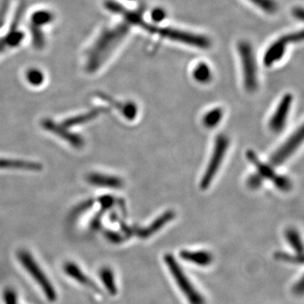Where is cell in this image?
<instances>
[{
  "instance_id": "1",
  "label": "cell",
  "mask_w": 304,
  "mask_h": 304,
  "mask_svg": "<svg viewBox=\"0 0 304 304\" xmlns=\"http://www.w3.org/2000/svg\"><path fill=\"white\" fill-rule=\"evenodd\" d=\"M106 6L113 12L123 15L127 22L138 25L144 30L147 31L148 33L158 35L160 37L172 40L174 42H181L183 44L190 45L200 48H208L210 46V40L204 36L187 33L184 31L177 30L173 28H159L157 25L146 22L138 14L126 10L124 6H121L115 2L108 1L106 3Z\"/></svg>"
},
{
  "instance_id": "2",
  "label": "cell",
  "mask_w": 304,
  "mask_h": 304,
  "mask_svg": "<svg viewBox=\"0 0 304 304\" xmlns=\"http://www.w3.org/2000/svg\"><path fill=\"white\" fill-rule=\"evenodd\" d=\"M129 32V25L125 23L116 25L101 33L87 54V72L93 73L100 69L110 55L121 43Z\"/></svg>"
},
{
  "instance_id": "3",
  "label": "cell",
  "mask_w": 304,
  "mask_h": 304,
  "mask_svg": "<svg viewBox=\"0 0 304 304\" xmlns=\"http://www.w3.org/2000/svg\"><path fill=\"white\" fill-rule=\"evenodd\" d=\"M17 258L23 267L31 274V277L36 281L39 287L42 288L47 299L49 302H55L57 300L58 295L52 282L46 275L42 268L40 267L33 255L26 250H20L17 254Z\"/></svg>"
},
{
  "instance_id": "4",
  "label": "cell",
  "mask_w": 304,
  "mask_h": 304,
  "mask_svg": "<svg viewBox=\"0 0 304 304\" xmlns=\"http://www.w3.org/2000/svg\"><path fill=\"white\" fill-rule=\"evenodd\" d=\"M164 260L167 266L170 270L171 274L173 275V279L175 280L181 292H183L188 302L190 304H205V298L192 285L188 277L182 270L180 265H178V261L174 259L173 255L168 254L165 255Z\"/></svg>"
},
{
  "instance_id": "5",
  "label": "cell",
  "mask_w": 304,
  "mask_h": 304,
  "mask_svg": "<svg viewBox=\"0 0 304 304\" xmlns=\"http://www.w3.org/2000/svg\"><path fill=\"white\" fill-rule=\"evenodd\" d=\"M228 146H229V140L228 136L223 134H219L215 139L212 155L206 170L201 178V188L202 190L207 189L212 183L213 179L215 178L220 165L223 163L226 153L228 151Z\"/></svg>"
},
{
  "instance_id": "6",
  "label": "cell",
  "mask_w": 304,
  "mask_h": 304,
  "mask_svg": "<svg viewBox=\"0 0 304 304\" xmlns=\"http://www.w3.org/2000/svg\"><path fill=\"white\" fill-rule=\"evenodd\" d=\"M238 52L243 72L245 88L248 92H255L258 87V69L252 46L248 42H241L238 45Z\"/></svg>"
},
{
  "instance_id": "7",
  "label": "cell",
  "mask_w": 304,
  "mask_h": 304,
  "mask_svg": "<svg viewBox=\"0 0 304 304\" xmlns=\"http://www.w3.org/2000/svg\"><path fill=\"white\" fill-rule=\"evenodd\" d=\"M246 156H247L248 161H251L253 165H255V168L257 169L258 174L264 180L265 179L271 180L274 186L282 192H288L292 189V181L290 180L289 178L286 176L280 175V174L275 173L274 169H272V167L260 161L259 157L256 156V154L255 153V151H251V150L247 151Z\"/></svg>"
},
{
  "instance_id": "8",
  "label": "cell",
  "mask_w": 304,
  "mask_h": 304,
  "mask_svg": "<svg viewBox=\"0 0 304 304\" xmlns=\"http://www.w3.org/2000/svg\"><path fill=\"white\" fill-rule=\"evenodd\" d=\"M302 39H303V33L302 32H299V33H292L281 37L274 43H272L271 46L266 50L263 60L265 66L270 67L275 63L279 62L284 56L287 45L294 42H302Z\"/></svg>"
},
{
  "instance_id": "9",
  "label": "cell",
  "mask_w": 304,
  "mask_h": 304,
  "mask_svg": "<svg viewBox=\"0 0 304 304\" xmlns=\"http://www.w3.org/2000/svg\"><path fill=\"white\" fill-rule=\"evenodd\" d=\"M303 141V128L301 127L294 132L285 143L272 155L270 159V165L274 167H279L284 163L297 148L301 146Z\"/></svg>"
},
{
  "instance_id": "10",
  "label": "cell",
  "mask_w": 304,
  "mask_h": 304,
  "mask_svg": "<svg viewBox=\"0 0 304 304\" xmlns=\"http://www.w3.org/2000/svg\"><path fill=\"white\" fill-rule=\"evenodd\" d=\"M292 101H293V97L289 93L282 97L269 123V127L271 131L274 133H280L284 129L287 124V118L291 110Z\"/></svg>"
},
{
  "instance_id": "11",
  "label": "cell",
  "mask_w": 304,
  "mask_h": 304,
  "mask_svg": "<svg viewBox=\"0 0 304 304\" xmlns=\"http://www.w3.org/2000/svg\"><path fill=\"white\" fill-rule=\"evenodd\" d=\"M42 125L46 130L59 136L73 147L80 149L85 146V140L82 136L72 133L62 124H57L51 119H44L42 122Z\"/></svg>"
},
{
  "instance_id": "12",
  "label": "cell",
  "mask_w": 304,
  "mask_h": 304,
  "mask_svg": "<svg viewBox=\"0 0 304 304\" xmlns=\"http://www.w3.org/2000/svg\"><path fill=\"white\" fill-rule=\"evenodd\" d=\"M174 217H175V213L172 210H169L164 213L163 215H160L148 227L141 228V229L134 228V233H136L139 237L147 238V237L153 235L154 233H156V232H158L160 229L163 228L164 226L166 225L167 223L171 222Z\"/></svg>"
},
{
  "instance_id": "13",
  "label": "cell",
  "mask_w": 304,
  "mask_h": 304,
  "mask_svg": "<svg viewBox=\"0 0 304 304\" xmlns=\"http://www.w3.org/2000/svg\"><path fill=\"white\" fill-rule=\"evenodd\" d=\"M87 181L91 185L102 188H119L123 186V180L121 178L102 173H90L87 175Z\"/></svg>"
},
{
  "instance_id": "14",
  "label": "cell",
  "mask_w": 304,
  "mask_h": 304,
  "mask_svg": "<svg viewBox=\"0 0 304 304\" xmlns=\"http://www.w3.org/2000/svg\"><path fill=\"white\" fill-rule=\"evenodd\" d=\"M21 12H22V9H20V11L17 13V15L15 16V20L13 22L10 33H8V35H6L3 38H0V53L5 51V50L17 46L22 41L23 33L16 31L18 20H20Z\"/></svg>"
},
{
  "instance_id": "15",
  "label": "cell",
  "mask_w": 304,
  "mask_h": 304,
  "mask_svg": "<svg viewBox=\"0 0 304 304\" xmlns=\"http://www.w3.org/2000/svg\"><path fill=\"white\" fill-rule=\"evenodd\" d=\"M64 270L65 274H68L69 277H71L72 279H74L77 282H79V284L90 287L95 290L96 292L99 291L97 285L95 284L94 282H92V280L79 269V266L75 263H65V265H64Z\"/></svg>"
},
{
  "instance_id": "16",
  "label": "cell",
  "mask_w": 304,
  "mask_h": 304,
  "mask_svg": "<svg viewBox=\"0 0 304 304\" xmlns=\"http://www.w3.org/2000/svg\"><path fill=\"white\" fill-rule=\"evenodd\" d=\"M0 169L39 172L42 169V165L35 161H25V160H19V159L0 158Z\"/></svg>"
},
{
  "instance_id": "17",
  "label": "cell",
  "mask_w": 304,
  "mask_h": 304,
  "mask_svg": "<svg viewBox=\"0 0 304 304\" xmlns=\"http://www.w3.org/2000/svg\"><path fill=\"white\" fill-rule=\"evenodd\" d=\"M180 257L185 261L194 263L195 265L201 266H207L212 262L213 256L208 251H190V250H183L181 251Z\"/></svg>"
},
{
  "instance_id": "18",
  "label": "cell",
  "mask_w": 304,
  "mask_h": 304,
  "mask_svg": "<svg viewBox=\"0 0 304 304\" xmlns=\"http://www.w3.org/2000/svg\"><path fill=\"white\" fill-rule=\"evenodd\" d=\"M106 112H107V109L102 108V107L92 109L89 113H87V114H82V115H79V116L72 117V118L66 119V120L63 122L62 125L66 127V128H70V127L87 124L88 122L92 121L93 119L97 118L100 114H102V113H106Z\"/></svg>"
},
{
  "instance_id": "19",
  "label": "cell",
  "mask_w": 304,
  "mask_h": 304,
  "mask_svg": "<svg viewBox=\"0 0 304 304\" xmlns=\"http://www.w3.org/2000/svg\"><path fill=\"white\" fill-rule=\"evenodd\" d=\"M100 279L103 283L104 287H106L107 292L112 295L115 296L118 293L116 280L114 277V271L109 267L101 268L99 271Z\"/></svg>"
},
{
  "instance_id": "20",
  "label": "cell",
  "mask_w": 304,
  "mask_h": 304,
  "mask_svg": "<svg viewBox=\"0 0 304 304\" xmlns=\"http://www.w3.org/2000/svg\"><path fill=\"white\" fill-rule=\"evenodd\" d=\"M223 118V110L220 107L215 108L208 112L203 119V124L208 129H213L220 124Z\"/></svg>"
},
{
  "instance_id": "21",
  "label": "cell",
  "mask_w": 304,
  "mask_h": 304,
  "mask_svg": "<svg viewBox=\"0 0 304 304\" xmlns=\"http://www.w3.org/2000/svg\"><path fill=\"white\" fill-rule=\"evenodd\" d=\"M211 70L205 63H200L193 70L194 79L201 84H205L211 79Z\"/></svg>"
},
{
  "instance_id": "22",
  "label": "cell",
  "mask_w": 304,
  "mask_h": 304,
  "mask_svg": "<svg viewBox=\"0 0 304 304\" xmlns=\"http://www.w3.org/2000/svg\"><path fill=\"white\" fill-rule=\"evenodd\" d=\"M286 237H287L289 244L297 252V255H302L303 246H302V240H301L298 232L295 229H288L286 233Z\"/></svg>"
},
{
  "instance_id": "23",
  "label": "cell",
  "mask_w": 304,
  "mask_h": 304,
  "mask_svg": "<svg viewBox=\"0 0 304 304\" xmlns=\"http://www.w3.org/2000/svg\"><path fill=\"white\" fill-rule=\"evenodd\" d=\"M52 16L51 13L48 11H38V12L35 13L34 15L32 17V21L33 24L32 25L34 26H40V25H46L48 24L50 21H52Z\"/></svg>"
},
{
  "instance_id": "24",
  "label": "cell",
  "mask_w": 304,
  "mask_h": 304,
  "mask_svg": "<svg viewBox=\"0 0 304 304\" xmlns=\"http://www.w3.org/2000/svg\"><path fill=\"white\" fill-rule=\"evenodd\" d=\"M26 79L31 85L38 87L44 81V75L42 74V72L38 69H30L26 74Z\"/></svg>"
},
{
  "instance_id": "25",
  "label": "cell",
  "mask_w": 304,
  "mask_h": 304,
  "mask_svg": "<svg viewBox=\"0 0 304 304\" xmlns=\"http://www.w3.org/2000/svg\"><path fill=\"white\" fill-rule=\"evenodd\" d=\"M250 1L265 12L272 14L277 11V5L274 0H250Z\"/></svg>"
},
{
  "instance_id": "26",
  "label": "cell",
  "mask_w": 304,
  "mask_h": 304,
  "mask_svg": "<svg viewBox=\"0 0 304 304\" xmlns=\"http://www.w3.org/2000/svg\"><path fill=\"white\" fill-rule=\"evenodd\" d=\"M274 258L277 260H282L285 262L294 263V264H302L303 261L302 255H292L284 252H277L274 254Z\"/></svg>"
},
{
  "instance_id": "27",
  "label": "cell",
  "mask_w": 304,
  "mask_h": 304,
  "mask_svg": "<svg viewBox=\"0 0 304 304\" xmlns=\"http://www.w3.org/2000/svg\"><path fill=\"white\" fill-rule=\"evenodd\" d=\"M3 299L5 304H18L17 293L11 287H7L3 293Z\"/></svg>"
},
{
  "instance_id": "28",
  "label": "cell",
  "mask_w": 304,
  "mask_h": 304,
  "mask_svg": "<svg viewBox=\"0 0 304 304\" xmlns=\"http://www.w3.org/2000/svg\"><path fill=\"white\" fill-rule=\"evenodd\" d=\"M263 181H264V179L258 173H255V174H252V175L248 177L247 183L250 188L256 189V188H260L261 184H262Z\"/></svg>"
},
{
  "instance_id": "29",
  "label": "cell",
  "mask_w": 304,
  "mask_h": 304,
  "mask_svg": "<svg viewBox=\"0 0 304 304\" xmlns=\"http://www.w3.org/2000/svg\"><path fill=\"white\" fill-rule=\"evenodd\" d=\"M165 17H166V13H165L163 10L160 9V8L155 9L151 12V19L154 21H156V22H160L161 20H163Z\"/></svg>"
},
{
  "instance_id": "30",
  "label": "cell",
  "mask_w": 304,
  "mask_h": 304,
  "mask_svg": "<svg viewBox=\"0 0 304 304\" xmlns=\"http://www.w3.org/2000/svg\"><path fill=\"white\" fill-rule=\"evenodd\" d=\"M105 237L112 242H115V243H119L124 241V238L121 235H119V233H115V232H110L107 231L105 233Z\"/></svg>"
},
{
  "instance_id": "31",
  "label": "cell",
  "mask_w": 304,
  "mask_h": 304,
  "mask_svg": "<svg viewBox=\"0 0 304 304\" xmlns=\"http://www.w3.org/2000/svg\"><path fill=\"white\" fill-rule=\"evenodd\" d=\"M293 292L297 295L302 294V292H303V280L302 278L300 280L299 282H297V284L295 285L293 287Z\"/></svg>"
},
{
  "instance_id": "32",
  "label": "cell",
  "mask_w": 304,
  "mask_h": 304,
  "mask_svg": "<svg viewBox=\"0 0 304 304\" xmlns=\"http://www.w3.org/2000/svg\"><path fill=\"white\" fill-rule=\"evenodd\" d=\"M294 15L297 18H299L300 20H302V18H303V10L301 8H297V9L294 10Z\"/></svg>"
}]
</instances>
